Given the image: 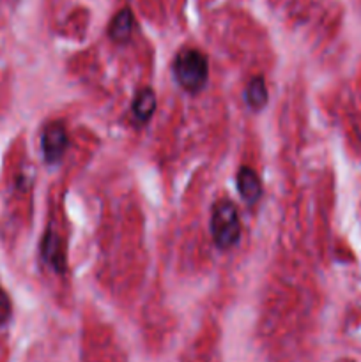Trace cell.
<instances>
[{
    "instance_id": "obj_7",
    "label": "cell",
    "mask_w": 361,
    "mask_h": 362,
    "mask_svg": "<svg viewBox=\"0 0 361 362\" xmlns=\"http://www.w3.org/2000/svg\"><path fill=\"white\" fill-rule=\"evenodd\" d=\"M156 112V94L151 87L138 88L134 94L133 103H131V113L137 122L145 124L151 120Z\"/></svg>"
},
{
    "instance_id": "obj_6",
    "label": "cell",
    "mask_w": 361,
    "mask_h": 362,
    "mask_svg": "<svg viewBox=\"0 0 361 362\" xmlns=\"http://www.w3.org/2000/svg\"><path fill=\"white\" fill-rule=\"evenodd\" d=\"M134 30V16L130 7H122L113 14L108 23V37L117 45H124L131 39Z\"/></svg>"
},
{
    "instance_id": "obj_3",
    "label": "cell",
    "mask_w": 361,
    "mask_h": 362,
    "mask_svg": "<svg viewBox=\"0 0 361 362\" xmlns=\"http://www.w3.org/2000/svg\"><path fill=\"white\" fill-rule=\"evenodd\" d=\"M69 145L66 126L62 122H48L41 131L42 158L48 165H55L64 158Z\"/></svg>"
},
{
    "instance_id": "obj_8",
    "label": "cell",
    "mask_w": 361,
    "mask_h": 362,
    "mask_svg": "<svg viewBox=\"0 0 361 362\" xmlns=\"http://www.w3.org/2000/svg\"><path fill=\"white\" fill-rule=\"evenodd\" d=\"M268 85H265L264 78L255 76L248 81L246 88H244V101L246 106L253 112H260L265 105H268Z\"/></svg>"
},
{
    "instance_id": "obj_2",
    "label": "cell",
    "mask_w": 361,
    "mask_h": 362,
    "mask_svg": "<svg viewBox=\"0 0 361 362\" xmlns=\"http://www.w3.org/2000/svg\"><path fill=\"white\" fill-rule=\"evenodd\" d=\"M209 228L218 250L229 251L237 246L241 239V219L232 200L222 198L212 205Z\"/></svg>"
},
{
    "instance_id": "obj_5",
    "label": "cell",
    "mask_w": 361,
    "mask_h": 362,
    "mask_svg": "<svg viewBox=\"0 0 361 362\" xmlns=\"http://www.w3.org/2000/svg\"><path fill=\"white\" fill-rule=\"evenodd\" d=\"M236 184L241 198H243L244 204L250 205V207H253V205L262 198V182L260 177L257 175L255 170L248 168V166L239 168L236 177Z\"/></svg>"
},
{
    "instance_id": "obj_4",
    "label": "cell",
    "mask_w": 361,
    "mask_h": 362,
    "mask_svg": "<svg viewBox=\"0 0 361 362\" xmlns=\"http://www.w3.org/2000/svg\"><path fill=\"white\" fill-rule=\"evenodd\" d=\"M39 253H41V260L52 269L57 274H64L67 269L66 251H64V243L55 232L46 230L45 235L41 239V246H39Z\"/></svg>"
},
{
    "instance_id": "obj_9",
    "label": "cell",
    "mask_w": 361,
    "mask_h": 362,
    "mask_svg": "<svg viewBox=\"0 0 361 362\" xmlns=\"http://www.w3.org/2000/svg\"><path fill=\"white\" fill-rule=\"evenodd\" d=\"M11 315H13V304H11L6 290L0 288V327H4L9 322Z\"/></svg>"
},
{
    "instance_id": "obj_1",
    "label": "cell",
    "mask_w": 361,
    "mask_h": 362,
    "mask_svg": "<svg viewBox=\"0 0 361 362\" xmlns=\"http://www.w3.org/2000/svg\"><path fill=\"white\" fill-rule=\"evenodd\" d=\"M172 74L180 88L190 94H198L207 85L209 62L207 57L195 48H184L172 62Z\"/></svg>"
}]
</instances>
